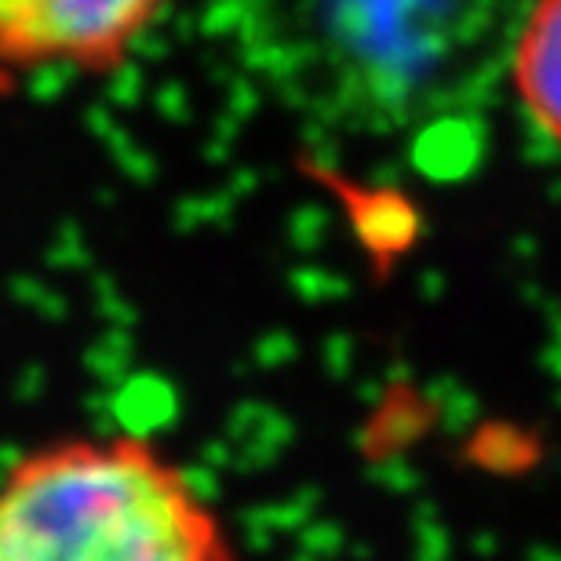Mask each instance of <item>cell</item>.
<instances>
[{
	"label": "cell",
	"instance_id": "obj_1",
	"mask_svg": "<svg viewBox=\"0 0 561 561\" xmlns=\"http://www.w3.org/2000/svg\"><path fill=\"white\" fill-rule=\"evenodd\" d=\"M533 0H230L244 66L324 131L394 139L467 114Z\"/></svg>",
	"mask_w": 561,
	"mask_h": 561
},
{
	"label": "cell",
	"instance_id": "obj_2",
	"mask_svg": "<svg viewBox=\"0 0 561 561\" xmlns=\"http://www.w3.org/2000/svg\"><path fill=\"white\" fill-rule=\"evenodd\" d=\"M0 561H241L197 481L136 434L44 442L0 474Z\"/></svg>",
	"mask_w": 561,
	"mask_h": 561
},
{
	"label": "cell",
	"instance_id": "obj_3",
	"mask_svg": "<svg viewBox=\"0 0 561 561\" xmlns=\"http://www.w3.org/2000/svg\"><path fill=\"white\" fill-rule=\"evenodd\" d=\"M175 0H0V66L19 73L121 70Z\"/></svg>",
	"mask_w": 561,
	"mask_h": 561
},
{
	"label": "cell",
	"instance_id": "obj_4",
	"mask_svg": "<svg viewBox=\"0 0 561 561\" xmlns=\"http://www.w3.org/2000/svg\"><path fill=\"white\" fill-rule=\"evenodd\" d=\"M511 84L525 114L561 146V0H533L514 37Z\"/></svg>",
	"mask_w": 561,
	"mask_h": 561
}]
</instances>
